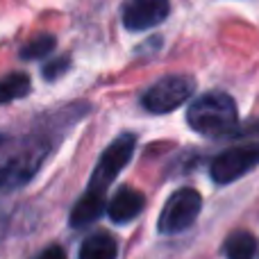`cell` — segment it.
I'll use <instances>...</instances> for the list:
<instances>
[{
  "label": "cell",
  "mask_w": 259,
  "mask_h": 259,
  "mask_svg": "<svg viewBox=\"0 0 259 259\" xmlns=\"http://www.w3.org/2000/svg\"><path fill=\"white\" fill-rule=\"evenodd\" d=\"M191 130L205 137H221L234 130L239 121L237 103L223 91H209L191 103L187 114Z\"/></svg>",
  "instance_id": "6da1fadb"
},
{
  "label": "cell",
  "mask_w": 259,
  "mask_h": 259,
  "mask_svg": "<svg viewBox=\"0 0 259 259\" xmlns=\"http://www.w3.org/2000/svg\"><path fill=\"white\" fill-rule=\"evenodd\" d=\"M48 148L46 141H32L23 150L0 159V198L25 187L34 178L41 161L48 155Z\"/></svg>",
  "instance_id": "7a4b0ae2"
},
{
  "label": "cell",
  "mask_w": 259,
  "mask_h": 259,
  "mask_svg": "<svg viewBox=\"0 0 259 259\" xmlns=\"http://www.w3.org/2000/svg\"><path fill=\"white\" fill-rule=\"evenodd\" d=\"M196 82L189 75H166L143 94L141 105L152 114H168L191 98Z\"/></svg>",
  "instance_id": "3957f363"
},
{
  "label": "cell",
  "mask_w": 259,
  "mask_h": 259,
  "mask_svg": "<svg viewBox=\"0 0 259 259\" xmlns=\"http://www.w3.org/2000/svg\"><path fill=\"white\" fill-rule=\"evenodd\" d=\"M134 146H137V137L130 132L121 134L118 139H114V141L109 143L107 150L100 157L98 166H96L94 175H91L89 191L105 193V189L114 182V178L121 173L123 166L130 161V157H132V152H134Z\"/></svg>",
  "instance_id": "277c9868"
},
{
  "label": "cell",
  "mask_w": 259,
  "mask_h": 259,
  "mask_svg": "<svg viewBox=\"0 0 259 259\" xmlns=\"http://www.w3.org/2000/svg\"><path fill=\"white\" fill-rule=\"evenodd\" d=\"M202 207V198L196 189H178L168 198L166 207L159 216V232L164 234H178L184 232L193 221L198 219Z\"/></svg>",
  "instance_id": "5b68a950"
},
{
  "label": "cell",
  "mask_w": 259,
  "mask_h": 259,
  "mask_svg": "<svg viewBox=\"0 0 259 259\" xmlns=\"http://www.w3.org/2000/svg\"><path fill=\"white\" fill-rule=\"evenodd\" d=\"M259 164V143H246L221 152L211 164V178L219 184H230Z\"/></svg>",
  "instance_id": "8992f818"
},
{
  "label": "cell",
  "mask_w": 259,
  "mask_h": 259,
  "mask_svg": "<svg viewBox=\"0 0 259 259\" xmlns=\"http://www.w3.org/2000/svg\"><path fill=\"white\" fill-rule=\"evenodd\" d=\"M170 12V0H127L123 7V25L130 32H146L161 25Z\"/></svg>",
  "instance_id": "52a82bcc"
},
{
  "label": "cell",
  "mask_w": 259,
  "mask_h": 259,
  "mask_svg": "<svg viewBox=\"0 0 259 259\" xmlns=\"http://www.w3.org/2000/svg\"><path fill=\"white\" fill-rule=\"evenodd\" d=\"M143 205H146L143 193H139L137 189L123 187L116 191V196L112 198V202H109V207H107L109 219H112L114 223H127L134 216L141 214Z\"/></svg>",
  "instance_id": "ba28073f"
},
{
  "label": "cell",
  "mask_w": 259,
  "mask_h": 259,
  "mask_svg": "<svg viewBox=\"0 0 259 259\" xmlns=\"http://www.w3.org/2000/svg\"><path fill=\"white\" fill-rule=\"evenodd\" d=\"M103 211H105V193L87 191L84 196L77 200V205L73 207L71 225H73V228H84V225L98 221Z\"/></svg>",
  "instance_id": "9c48e42d"
},
{
  "label": "cell",
  "mask_w": 259,
  "mask_h": 259,
  "mask_svg": "<svg viewBox=\"0 0 259 259\" xmlns=\"http://www.w3.org/2000/svg\"><path fill=\"white\" fill-rule=\"evenodd\" d=\"M116 255H118V243L107 232L87 237L80 248V259H116Z\"/></svg>",
  "instance_id": "30bf717a"
},
{
  "label": "cell",
  "mask_w": 259,
  "mask_h": 259,
  "mask_svg": "<svg viewBox=\"0 0 259 259\" xmlns=\"http://www.w3.org/2000/svg\"><path fill=\"white\" fill-rule=\"evenodd\" d=\"M30 89H32L30 75H25V73H9V75H5L0 80V105L25 98L30 94Z\"/></svg>",
  "instance_id": "8fae6325"
},
{
  "label": "cell",
  "mask_w": 259,
  "mask_h": 259,
  "mask_svg": "<svg viewBox=\"0 0 259 259\" xmlns=\"http://www.w3.org/2000/svg\"><path fill=\"white\" fill-rule=\"evenodd\" d=\"M257 252V239L250 232H234L225 241L228 259H252Z\"/></svg>",
  "instance_id": "7c38bea8"
},
{
  "label": "cell",
  "mask_w": 259,
  "mask_h": 259,
  "mask_svg": "<svg viewBox=\"0 0 259 259\" xmlns=\"http://www.w3.org/2000/svg\"><path fill=\"white\" fill-rule=\"evenodd\" d=\"M57 46V39L53 34H36L21 48V59H41L50 55Z\"/></svg>",
  "instance_id": "4fadbf2b"
},
{
  "label": "cell",
  "mask_w": 259,
  "mask_h": 259,
  "mask_svg": "<svg viewBox=\"0 0 259 259\" xmlns=\"http://www.w3.org/2000/svg\"><path fill=\"white\" fill-rule=\"evenodd\" d=\"M68 66H71V57H55L53 62L44 66V77L46 80H57L68 71Z\"/></svg>",
  "instance_id": "5bb4252c"
},
{
  "label": "cell",
  "mask_w": 259,
  "mask_h": 259,
  "mask_svg": "<svg viewBox=\"0 0 259 259\" xmlns=\"http://www.w3.org/2000/svg\"><path fill=\"white\" fill-rule=\"evenodd\" d=\"M34 259H66V252H64L59 246H53V248H46V250Z\"/></svg>",
  "instance_id": "9a60e30c"
},
{
  "label": "cell",
  "mask_w": 259,
  "mask_h": 259,
  "mask_svg": "<svg viewBox=\"0 0 259 259\" xmlns=\"http://www.w3.org/2000/svg\"><path fill=\"white\" fill-rule=\"evenodd\" d=\"M243 132H246V134H259V121L250 123L248 127H243Z\"/></svg>",
  "instance_id": "2e32d148"
},
{
  "label": "cell",
  "mask_w": 259,
  "mask_h": 259,
  "mask_svg": "<svg viewBox=\"0 0 259 259\" xmlns=\"http://www.w3.org/2000/svg\"><path fill=\"white\" fill-rule=\"evenodd\" d=\"M3 141H5V137H3V134H0V146H3Z\"/></svg>",
  "instance_id": "e0dca14e"
}]
</instances>
